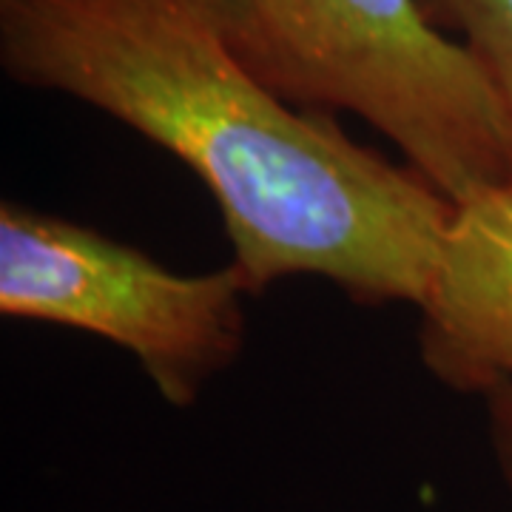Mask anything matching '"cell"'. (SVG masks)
<instances>
[{
	"instance_id": "obj_4",
	"label": "cell",
	"mask_w": 512,
	"mask_h": 512,
	"mask_svg": "<svg viewBox=\"0 0 512 512\" xmlns=\"http://www.w3.org/2000/svg\"><path fill=\"white\" fill-rule=\"evenodd\" d=\"M416 311L436 382L478 396L512 382V185L453 202Z\"/></svg>"
},
{
	"instance_id": "obj_3",
	"label": "cell",
	"mask_w": 512,
	"mask_h": 512,
	"mask_svg": "<svg viewBox=\"0 0 512 512\" xmlns=\"http://www.w3.org/2000/svg\"><path fill=\"white\" fill-rule=\"evenodd\" d=\"M248 293L231 262L177 274L89 225L12 200L0 205V313L123 348L171 407H194L237 362Z\"/></svg>"
},
{
	"instance_id": "obj_6",
	"label": "cell",
	"mask_w": 512,
	"mask_h": 512,
	"mask_svg": "<svg viewBox=\"0 0 512 512\" xmlns=\"http://www.w3.org/2000/svg\"><path fill=\"white\" fill-rule=\"evenodd\" d=\"M487 407V439L498 476L512 495V382L498 384L484 393Z\"/></svg>"
},
{
	"instance_id": "obj_1",
	"label": "cell",
	"mask_w": 512,
	"mask_h": 512,
	"mask_svg": "<svg viewBox=\"0 0 512 512\" xmlns=\"http://www.w3.org/2000/svg\"><path fill=\"white\" fill-rule=\"evenodd\" d=\"M0 63L188 165L251 293L319 276L365 305H419L453 202L276 94L194 0H0Z\"/></svg>"
},
{
	"instance_id": "obj_2",
	"label": "cell",
	"mask_w": 512,
	"mask_h": 512,
	"mask_svg": "<svg viewBox=\"0 0 512 512\" xmlns=\"http://www.w3.org/2000/svg\"><path fill=\"white\" fill-rule=\"evenodd\" d=\"M299 109L353 114L450 202L512 185V134L470 49L421 0H194Z\"/></svg>"
},
{
	"instance_id": "obj_5",
	"label": "cell",
	"mask_w": 512,
	"mask_h": 512,
	"mask_svg": "<svg viewBox=\"0 0 512 512\" xmlns=\"http://www.w3.org/2000/svg\"><path fill=\"white\" fill-rule=\"evenodd\" d=\"M493 86L512 134V0H439Z\"/></svg>"
}]
</instances>
